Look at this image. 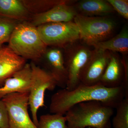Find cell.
Listing matches in <instances>:
<instances>
[{
  "instance_id": "d6986e66",
  "label": "cell",
  "mask_w": 128,
  "mask_h": 128,
  "mask_svg": "<svg viewBox=\"0 0 128 128\" xmlns=\"http://www.w3.org/2000/svg\"><path fill=\"white\" fill-rule=\"evenodd\" d=\"M64 115L57 114H43L40 118L38 128H67Z\"/></svg>"
},
{
  "instance_id": "ac0fdd59",
  "label": "cell",
  "mask_w": 128,
  "mask_h": 128,
  "mask_svg": "<svg viewBox=\"0 0 128 128\" xmlns=\"http://www.w3.org/2000/svg\"><path fill=\"white\" fill-rule=\"evenodd\" d=\"M66 0H22L28 12L32 15L45 12Z\"/></svg>"
},
{
  "instance_id": "6da1fadb",
  "label": "cell",
  "mask_w": 128,
  "mask_h": 128,
  "mask_svg": "<svg viewBox=\"0 0 128 128\" xmlns=\"http://www.w3.org/2000/svg\"><path fill=\"white\" fill-rule=\"evenodd\" d=\"M125 97L122 86L108 88L100 83L91 86L80 83L73 90L64 88L53 94L50 99V112L52 114L64 115L74 105L91 101H99L114 109Z\"/></svg>"
},
{
  "instance_id": "8fae6325",
  "label": "cell",
  "mask_w": 128,
  "mask_h": 128,
  "mask_svg": "<svg viewBox=\"0 0 128 128\" xmlns=\"http://www.w3.org/2000/svg\"><path fill=\"white\" fill-rule=\"evenodd\" d=\"M77 0H68L45 12L32 15L30 23L35 27L50 23L73 21L77 12L72 6Z\"/></svg>"
},
{
  "instance_id": "30bf717a",
  "label": "cell",
  "mask_w": 128,
  "mask_h": 128,
  "mask_svg": "<svg viewBox=\"0 0 128 128\" xmlns=\"http://www.w3.org/2000/svg\"><path fill=\"white\" fill-rule=\"evenodd\" d=\"M110 51L94 48L81 75V83L94 86L100 83L110 59Z\"/></svg>"
},
{
  "instance_id": "8992f818",
  "label": "cell",
  "mask_w": 128,
  "mask_h": 128,
  "mask_svg": "<svg viewBox=\"0 0 128 128\" xmlns=\"http://www.w3.org/2000/svg\"><path fill=\"white\" fill-rule=\"evenodd\" d=\"M79 41L69 44L63 49L65 65L68 75L66 89L73 90L80 82L82 70L93 52L88 46Z\"/></svg>"
},
{
  "instance_id": "ffe728a7",
  "label": "cell",
  "mask_w": 128,
  "mask_h": 128,
  "mask_svg": "<svg viewBox=\"0 0 128 128\" xmlns=\"http://www.w3.org/2000/svg\"><path fill=\"white\" fill-rule=\"evenodd\" d=\"M22 22L0 16V48L8 42L16 26Z\"/></svg>"
},
{
  "instance_id": "ba28073f",
  "label": "cell",
  "mask_w": 128,
  "mask_h": 128,
  "mask_svg": "<svg viewBox=\"0 0 128 128\" xmlns=\"http://www.w3.org/2000/svg\"><path fill=\"white\" fill-rule=\"evenodd\" d=\"M29 92H16L2 100L7 108L8 128H38L28 114Z\"/></svg>"
},
{
  "instance_id": "7a4b0ae2",
  "label": "cell",
  "mask_w": 128,
  "mask_h": 128,
  "mask_svg": "<svg viewBox=\"0 0 128 128\" xmlns=\"http://www.w3.org/2000/svg\"><path fill=\"white\" fill-rule=\"evenodd\" d=\"M114 110L99 101H91L74 105L64 116L67 128H111Z\"/></svg>"
},
{
  "instance_id": "44dd1931",
  "label": "cell",
  "mask_w": 128,
  "mask_h": 128,
  "mask_svg": "<svg viewBox=\"0 0 128 128\" xmlns=\"http://www.w3.org/2000/svg\"><path fill=\"white\" fill-rule=\"evenodd\" d=\"M112 120L113 128H128V98H124L117 107Z\"/></svg>"
},
{
  "instance_id": "3957f363",
  "label": "cell",
  "mask_w": 128,
  "mask_h": 128,
  "mask_svg": "<svg viewBox=\"0 0 128 128\" xmlns=\"http://www.w3.org/2000/svg\"><path fill=\"white\" fill-rule=\"evenodd\" d=\"M8 42V46L17 55L34 62L41 60L48 48L41 39L36 27L27 22L16 26Z\"/></svg>"
},
{
  "instance_id": "2e32d148",
  "label": "cell",
  "mask_w": 128,
  "mask_h": 128,
  "mask_svg": "<svg viewBox=\"0 0 128 128\" xmlns=\"http://www.w3.org/2000/svg\"><path fill=\"white\" fill-rule=\"evenodd\" d=\"M32 16L22 0H0V16L24 22L30 21Z\"/></svg>"
},
{
  "instance_id": "4fadbf2b",
  "label": "cell",
  "mask_w": 128,
  "mask_h": 128,
  "mask_svg": "<svg viewBox=\"0 0 128 128\" xmlns=\"http://www.w3.org/2000/svg\"><path fill=\"white\" fill-rule=\"evenodd\" d=\"M110 53L108 64L100 83L108 88L123 86L125 70L122 60L116 53Z\"/></svg>"
},
{
  "instance_id": "603a6c76",
  "label": "cell",
  "mask_w": 128,
  "mask_h": 128,
  "mask_svg": "<svg viewBox=\"0 0 128 128\" xmlns=\"http://www.w3.org/2000/svg\"><path fill=\"white\" fill-rule=\"evenodd\" d=\"M7 108L4 102L0 100V128H8Z\"/></svg>"
},
{
  "instance_id": "5b68a950",
  "label": "cell",
  "mask_w": 128,
  "mask_h": 128,
  "mask_svg": "<svg viewBox=\"0 0 128 128\" xmlns=\"http://www.w3.org/2000/svg\"><path fill=\"white\" fill-rule=\"evenodd\" d=\"M32 68L31 86L28 94V105L32 120L37 127L38 124V112L44 106V94L46 90L52 91L57 86L53 76L46 70L37 66L34 62L30 64Z\"/></svg>"
},
{
  "instance_id": "7c38bea8",
  "label": "cell",
  "mask_w": 128,
  "mask_h": 128,
  "mask_svg": "<svg viewBox=\"0 0 128 128\" xmlns=\"http://www.w3.org/2000/svg\"><path fill=\"white\" fill-rule=\"evenodd\" d=\"M32 73L31 64L26 63L22 68L6 80L0 87V100L11 93L29 92Z\"/></svg>"
},
{
  "instance_id": "277c9868",
  "label": "cell",
  "mask_w": 128,
  "mask_h": 128,
  "mask_svg": "<svg viewBox=\"0 0 128 128\" xmlns=\"http://www.w3.org/2000/svg\"><path fill=\"white\" fill-rule=\"evenodd\" d=\"M79 28L80 41L88 46L106 41L112 37L116 23L105 16H87L77 14L73 20Z\"/></svg>"
},
{
  "instance_id": "e0dca14e",
  "label": "cell",
  "mask_w": 128,
  "mask_h": 128,
  "mask_svg": "<svg viewBox=\"0 0 128 128\" xmlns=\"http://www.w3.org/2000/svg\"><path fill=\"white\" fill-rule=\"evenodd\" d=\"M94 48L108 50L114 52H119L124 56L128 52V30L125 26L119 33L114 37L96 44Z\"/></svg>"
},
{
  "instance_id": "9a60e30c",
  "label": "cell",
  "mask_w": 128,
  "mask_h": 128,
  "mask_svg": "<svg viewBox=\"0 0 128 128\" xmlns=\"http://www.w3.org/2000/svg\"><path fill=\"white\" fill-rule=\"evenodd\" d=\"M72 6L77 14L87 16H105L114 12L107 0L76 1Z\"/></svg>"
},
{
  "instance_id": "5bb4252c",
  "label": "cell",
  "mask_w": 128,
  "mask_h": 128,
  "mask_svg": "<svg viewBox=\"0 0 128 128\" xmlns=\"http://www.w3.org/2000/svg\"><path fill=\"white\" fill-rule=\"evenodd\" d=\"M26 60L18 56L8 47L0 48V86L5 81L22 68Z\"/></svg>"
},
{
  "instance_id": "52a82bcc",
  "label": "cell",
  "mask_w": 128,
  "mask_h": 128,
  "mask_svg": "<svg viewBox=\"0 0 128 128\" xmlns=\"http://www.w3.org/2000/svg\"><path fill=\"white\" fill-rule=\"evenodd\" d=\"M37 28L41 39L48 47L64 48L80 40V30L73 21L45 24Z\"/></svg>"
},
{
  "instance_id": "7402d4cb",
  "label": "cell",
  "mask_w": 128,
  "mask_h": 128,
  "mask_svg": "<svg viewBox=\"0 0 128 128\" xmlns=\"http://www.w3.org/2000/svg\"><path fill=\"white\" fill-rule=\"evenodd\" d=\"M116 11L124 18L128 19V0H107Z\"/></svg>"
},
{
  "instance_id": "9c48e42d",
  "label": "cell",
  "mask_w": 128,
  "mask_h": 128,
  "mask_svg": "<svg viewBox=\"0 0 128 128\" xmlns=\"http://www.w3.org/2000/svg\"><path fill=\"white\" fill-rule=\"evenodd\" d=\"M47 48L45 54L40 60L41 68L50 73L55 79L57 86L62 89L66 88L68 75L64 60V50L62 48L50 47Z\"/></svg>"
}]
</instances>
